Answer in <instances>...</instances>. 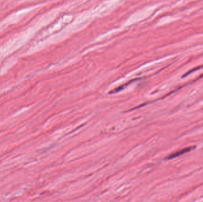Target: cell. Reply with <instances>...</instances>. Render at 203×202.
I'll list each match as a JSON object with an SVG mask.
<instances>
[{
  "label": "cell",
  "mask_w": 203,
  "mask_h": 202,
  "mask_svg": "<svg viewBox=\"0 0 203 202\" xmlns=\"http://www.w3.org/2000/svg\"><path fill=\"white\" fill-rule=\"evenodd\" d=\"M195 146H189V147H187L186 148H184L180 150V151H178L177 152H175V153H172V154L169 155L167 157H166V159H173L174 158H176V157H179V156L182 155L184 154L185 153H187V152H189V151H192L194 148H195Z\"/></svg>",
  "instance_id": "1"
}]
</instances>
